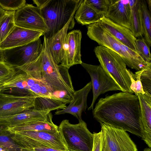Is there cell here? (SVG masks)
<instances>
[{"label": "cell", "mask_w": 151, "mask_h": 151, "mask_svg": "<svg viewBox=\"0 0 151 151\" xmlns=\"http://www.w3.org/2000/svg\"><path fill=\"white\" fill-rule=\"evenodd\" d=\"M93 115L100 123L129 132L142 138L140 104L137 96L121 92L99 99Z\"/></svg>", "instance_id": "1"}, {"label": "cell", "mask_w": 151, "mask_h": 151, "mask_svg": "<svg viewBox=\"0 0 151 151\" xmlns=\"http://www.w3.org/2000/svg\"><path fill=\"white\" fill-rule=\"evenodd\" d=\"M42 46L40 70L42 81L61 101L73 98L75 91L68 69L56 63L44 36Z\"/></svg>", "instance_id": "2"}, {"label": "cell", "mask_w": 151, "mask_h": 151, "mask_svg": "<svg viewBox=\"0 0 151 151\" xmlns=\"http://www.w3.org/2000/svg\"><path fill=\"white\" fill-rule=\"evenodd\" d=\"M83 0H33L41 9L47 27L44 36L49 39L61 29L74 17Z\"/></svg>", "instance_id": "3"}, {"label": "cell", "mask_w": 151, "mask_h": 151, "mask_svg": "<svg viewBox=\"0 0 151 151\" xmlns=\"http://www.w3.org/2000/svg\"><path fill=\"white\" fill-rule=\"evenodd\" d=\"M88 36L100 45L105 47L119 55L126 65L138 71L147 63L137 52L124 45L106 29L98 22L87 26Z\"/></svg>", "instance_id": "4"}, {"label": "cell", "mask_w": 151, "mask_h": 151, "mask_svg": "<svg viewBox=\"0 0 151 151\" xmlns=\"http://www.w3.org/2000/svg\"><path fill=\"white\" fill-rule=\"evenodd\" d=\"M94 52L100 65L119 86L122 91L133 93L130 88V79L123 58L113 51L101 45L96 47Z\"/></svg>", "instance_id": "5"}, {"label": "cell", "mask_w": 151, "mask_h": 151, "mask_svg": "<svg viewBox=\"0 0 151 151\" xmlns=\"http://www.w3.org/2000/svg\"><path fill=\"white\" fill-rule=\"evenodd\" d=\"M58 131L67 150L92 151L94 134L82 119L75 124H71L68 120H64L58 126Z\"/></svg>", "instance_id": "6"}, {"label": "cell", "mask_w": 151, "mask_h": 151, "mask_svg": "<svg viewBox=\"0 0 151 151\" xmlns=\"http://www.w3.org/2000/svg\"><path fill=\"white\" fill-rule=\"evenodd\" d=\"M101 127L100 151H138L126 131L103 123Z\"/></svg>", "instance_id": "7"}, {"label": "cell", "mask_w": 151, "mask_h": 151, "mask_svg": "<svg viewBox=\"0 0 151 151\" xmlns=\"http://www.w3.org/2000/svg\"><path fill=\"white\" fill-rule=\"evenodd\" d=\"M81 65L89 73L91 79L93 98L88 110L93 109L95 101L100 95L110 91H122L119 86L100 65H95L83 62Z\"/></svg>", "instance_id": "8"}, {"label": "cell", "mask_w": 151, "mask_h": 151, "mask_svg": "<svg viewBox=\"0 0 151 151\" xmlns=\"http://www.w3.org/2000/svg\"><path fill=\"white\" fill-rule=\"evenodd\" d=\"M42 47L39 38L26 45L2 50L4 61L14 67L31 62L40 55Z\"/></svg>", "instance_id": "9"}, {"label": "cell", "mask_w": 151, "mask_h": 151, "mask_svg": "<svg viewBox=\"0 0 151 151\" xmlns=\"http://www.w3.org/2000/svg\"><path fill=\"white\" fill-rule=\"evenodd\" d=\"M14 22L15 25L18 27L42 31L44 34L47 29L41 9L32 4H26L15 12Z\"/></svg>", "instance_id": "10"}, {"label": "cell", "mask_w": 151, "mask_h": 151, "mask_svg": "<svg viewBox=\"0 0 151 151\" xmlns=\"http://www.w3.org/2000/svg\"><path fill=\"white\" fill-rule=\"evenodd\" d=\"M36 98L0 93V116L17 114L34 108Z\"/></svg>", "instance_id": "11"}, {"label": "cell", "mask_w": 151, "mask_h": 151, "mask_svg": "<svg viewBox=\"0 0 151 151\" xmlns=\"http://www.w3.org/2000/svg\"><path fill=\"white\" fill-rule=\"evenodd\" d=\"M81 32L73 30L67 33L63 47L60 65L68 69L83 62L81 53Z\"/></svg>", "instance_id": "12"}, {"label": "cell", "mask_w": 151, "mask_h": 151, "mask_svg": "<svg viewBox=\"0 0 151 151\" xmlns=\"http://www.w3.org/2000/svg\"><path fill=\"white\" fill-rule=\"evenodd\" d=\"M44 34L42 31L15 25L6 38L0 43V48L4 50L26 45L38 39Z\"/></svg>", "instance_id": "13"}, {"label": "cell", "mask_w": 151, "mask_h": 151, "mask_svg": "<svg viewBox=\"0 0 151 151\" xmlns=\"http://www.w3.org/2000/svg\"><path fill=\"white\" fill-rule=\"evenodd\" d=\"M51 111L48 110H38L33 108L17 114L0 116V121L10 128L28 122L52 120Z\"/></svg>", "instance_id": "14"}, {"label": "cell", "mask_w": 151, "mask_h": 151, "mask_svg": "<svg viewBox=\"0 0 151 151\" xmlns=\"http://www.w3.org/2000/svg\"><path fill=\"white\" fill-rule=\"evenodd\" d=\"M91 89L92 84L90 81L82 88L75 91L69 104L64 109L58 110L55 114L68 113L73 115L78 120L81 119L83 112H85L88 107L87 97Z\"/></svg>", "instance_id": "15"}, {"label": "cell", "mask_w": 151, "mask_h": 151, "mask_svg": "<svg viewBox=\"0 0 151 151\" xmlns=\"http://www.w3.org/2000/svg\"><path fill=\"white\" fill-rule=\"evenodd\" d=\"M104 16L115 23L130 29L131 9L129 0H112Z\"/></svg>", "instance_id": "16"}, {"label": "cell", "mask_w": 151, "mask_h": 151, "mask_svg": "<svg viewBox=\"0 0 151 151\" xmlns=\"http://www.w3.org/2000/svg\"><path fill=\"white\" fill-rule=\"evenodd\" d=\"M102 26L119 41L131 49L137 52L135 45L136 39L131 30L105 17L99 22Z\"/></svg>", "instance_id": "17"}, {"label": "cell", "mask_w": 151, "mask_h": 151, "mask_svg": "<svg viewBox=\"0 0 151 151\" xmlns=\"http://www.w3.org/2000/svg\"><path fill=\"white\" fill-rule=\"evenodd\" d=\"M141 112L142 139L151 148V94L138 93Z\"/></svg>", "instance_id": "18"}, {"label": "cell", "mask_w": 151, "mask_h": 151, "mask_svg": "<svg viewBox=\"0 0 151 151\" xmlns=\"http://www.w3.org/2000/svg\"><path fill=\"white\" fill-rule=\"evenodd\" d=\"M16 133L32 138L55 150L62 151L67 150L59 131L55 133L32 131H23Z\"/></svg>", "instance_id": "19"}, {"label": "cell", "mask_w": 151, "mask_h": 151, "mask_svg": "<svg viewBox=\"0 0 151 151\" xmlns=\"http://www.w3.org/2000/svg\"><path fill=\"white\" fill-rule=\"evenodd\" d=\"M73 17L61 29L49 39L47 42L50 52L54 60L59 65L61 60L63 46L68 29L70 27Z\"/></svg>", "instance_id": "20"}, {"label": "cell", "mask_w": 151, "mask_h": 151, "mask_svg": "<svg viewBox=\"0 0 151 151\" xmlns=\"http://www.w3.org/2000/svg\"><path fill=\"white\" fill-rule=\"evenodd\" d=\"M8 130L11 133L28 131H44L52 133L58 132V126L53 123L52 120L28 122L9 128Z\"/></svg>", "instance_id": "21"}, {"label": "cell", "mask_w": 151, "mask_h": 151, "mask_svg": "<svg viewBox=\"0 0 151 151\" xmlns=\"http://www.w3.org/2000/svg\"><path fill=\"white\" fill-rule=\"evenodd\" d=\"M74 16L77 22L82 25H90L99 22L101 15L83 0L78 8Z\"/></svg>", "instance_id": "22"}, {"label": "cell", "mask_w": 151, "mask_h": 151, "mask_svg": "<svg viewBox=\"0 0 151 151\" xmlns=\"http://www.w3.org/2000/svg\"><path fill=\"white\" fill-rule=\"evenodd\" d=\"M129 3L131 9L130 30L136 38H141L143 33L140 0H129Z\"/></svg>", "instance_id": "23"}, {"label": "cell", "mask_w": 151, "mask_h": 151, "mask_svg": "<svg viewBox=\"0 0 151 151\" xmlns=\"http://www.w3.org/2000/svg\"><path fill=\"white\" fill-rule=\"evenodd\" d=\"M142 16L143 35L146 43L150 47L151 45V17L146 0H140Z\"/></svg>", "instance_id": "24"}, {"label": "cell", "mask_w": 151, "mask_h": 151, "mask_svg": "<svg viewBox=\"0 0 151 151\" xmlns=\"http://www.w3.org/2000/svg\"><path fill=\"white\" fill-rule=\"evenodd\" d=\"M15 12L7 11L5 14L0 19V43L6 38L15 25Z\"/></svg>", "instance_id": "25"}, {"label": "cell", "mask_w": 151, "mask_h": 151, "mask_svg": "<svg viewBox=\"0 0 151 151\" xmlns=\"http://www.w3.org/2000/svg\"><path fill=\"white\" fill-rule=\"evenodd\" d=\"M17 72L16 67L4 62H0V85L3 84L10 80Z\"/></svg>", "instance_id": "26"}, {"label": "cell", "mask_w": 151, "mask_h": 151, "mask_svg": "<svg viewBox=\"0 0 151 151\" xmlns=\"http://www.w3.org/2000/svg\"><path fill=\"white\" fill-rule=\"evenodd\" d=\"M0 147L8 151H23L12 138L9 131L6 134L0 135Z\"/></svg>", "instance_id": "27"}, {"label": "cell", "mask_w": 151, "mask_h": 151, "mask_svg": "<svg viewBox=\"0 0 151 151\" xmlns=\"http://www.w3.org/2000/svg\"><path fill=\"white\" fill-rule=\"evenodd\" d=\"M135 45L137 52L148 63H151L150 47L144 38H136Z\"/></svg>", "instance_id": "28"}, {"label": "cell", "mask_w": 151, "mask_h": 151, "mask_svg": "<svg viewBox=\"0 0 151 151\" xmlns=\"http://www.w3.org/2000/svg\"><path fill=\"white\" fill-rule=\"evenodd\" d=\"M141 71L140 79L143 90L151 94V63Z\"/></svg>", "instance_id": "29"}, {"label": "cell", "mask_w": 151, "mask_h": 151, "mask_svg": "<svg viewBox=\"0 0 151 151\" xmlns=\"http://www.w3.org/2000/svg\"><path fill=\"white\" fill-rule=\"evenodd\" d=\"M127 72L131 81L130 88L134 93L135 95L138 93L144 94L145 93L143 90L142 85L140 81L141 70L137 71L134 74L129 69L127 70Z\"/></svg>", "instance_id": "30"}, {"label": "cell", "mask_w": 151, "mask_h": 151, "mask_svg": "<svg viewBox=\"0 0 151 151\" xmlns=\"http://www.w3.org/2000/svg\"><path fill=\"white\" fill-rule=\"evenodd\" d=\"M86 3L99 14L104 15L107 12L112 0H85Z\"/></svg>", "instance_id": "31"}, {"label": "cell", "mask_w": 151, "mask_h": 151, "mask_svg": "<svg viewBox=\"0 0 151 151\" xmlns=\"http://www.w3.org/2000/svg\"><path fill=\"white\" fill-rule=\"evenodd\" d=\"M25 0H0V5L4 10L8 11H16L26 4Z\"/></svg>", "instance_id": "32"}, {"label": "cell", "mask_w": 151, "mask_h": 151, "mask_svg": "<svg viewBox=\"0 0 151 151\" xmlns=\"http://www.w3.org/2000/svg\"><path fill=\"white\" fill-rule=\"evenodd\" d=\"M94 139L92 151H100L101 143V133L93 132Z\"/></svg>", "instance_id": "33"}, {"label": "cell", "mask_w": 151, "mask_h": 151, "mask_svg": "<svg viewBox=\"0 0 151 151\" xmlns=\"http://www.w3.org/2000/svg\"><path fill=\"white\" fill-rule=\"evenodd\" d=\"M23 151H62L48 147H37L24 150Z\"/></svg>", "instance_id": "34"}, {"label": "cell", "mask_w": 151, "mask_h": 151, "mask_svg": "<svg viewBox=\"0 0 151 151\" xmlns=\"http://www.w3.org/2000/svg\"><path fill=\"white\" fill-rule=\"evenodd\" d=\"M9 128L0 121V135L6 133L8 132Z\"/></svg>", "instance_id": "35"}, {"label": "cell", "mask_w": 151, "mask_h": 151, "mask_svg": "<svg viewBox=\"0 0 151 151\" xmlns=\"http://www.w3.org/2000/svg\"><path fill=\"white\" fill-rule=\"evenodd\" d=\"M7 12L3 9L0 5V19Z\"/></svg>", "instance_id": "36"}, {"label": "cell", "mask_w": 151, "mask_h": 151, "mask_svg": "<svg viewBox=\"0 0 151 151\" xmlns=\"http://www.w3.org/2000/svg\"><path fill=\"white\" fill-rule=\"evenodd\" d=\"M147 4L148 5V10L151 13V1L150 0H146Z\"/></svg>", "instance_id": "37"}, {"label": "cell", "mask_w": 151, "mask_h": 151, "mask_svg": "<svg viewBox=\"0 0 151 151\" xmlns=\"http://www.w3.org/2000/svg\"><path fill=\"white\" fill-rule=\"evenodd\" d=\"M4 62L3 57L2 50L0 48V62Z\"/></svg>", "instance_id": "38"}, {"label": "cell", "mask_w": 151, "mask_h": 151, "mask_svg": "<svg viewBox=\"0 0 151 151\" xmlns=\"http://www.w3.org/2000/svg\"><path fill=\"white\" fill-rule=\"evenodd\" d=\"M143 151H151V149L150 148H147L145 149Z\"/></svg>", "instance_id": "39"}, {"label": "cell", "mask_w": 151, "mask_h": 151, "mask_svg": "<svg viewBox=\"0 0 151 151\" xmlns=\"http://www.w3.org/2000/svg\"><path fill=\"white\" fill-rule=\"evenodd\" d=\"M3 84L0 85V93L2 91L3 87Z\"/></svg>", "instance_id": "40"}, {"label": "cell", "mask_w": 151, "mask_h": 151, "mask_svg": "<svg viewBox=\"0 0 151 151\" xmlns=\"http://www.w3.org/2000/svg\"><path fill=\"white\" fill-rule=\"evenodd\" d=\"M0 151H8L0 147Z\"/></svg>", "instance_id": "41"}, {"label": "cell", "mask_w": 151, "mask_h": 151, "mask_svg": "<svg viewBox=\"0 0 151 151\" xmlns=\"http://www.w3.org/2000/svg\"><path fill=\"white\" fill-rule=\"evenodd\" d=\"M67 151H76L73 150H70V149H68Z\"/></svg>", "instance_id": "42"}]
</instances>
